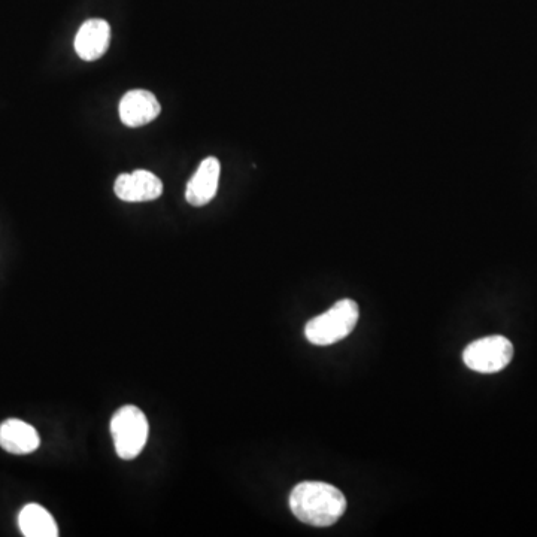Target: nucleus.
Returning <instances> with one entry per match:
<instances>
[{
    "instance_id": "nucleus-1",
    "label": "nucleus",
    "mask_w": 537,
    "mask_h": 537,
    "mask_svg": "<svg viewBox=\"0 0 537 537\" xmlns=\"http://www.w3.org/2000/svg\"><path fill=\"white\" fill-rule=\"evenodd\" d=\"M291 512L312 527H330L347 511V499L339 488L326 482H300L290 494Z\"/></svg>"
},
{
    "instance_id": "nucleus-2",
    "label": "nucleus",
    "mask_w": 537,
    "mask_h": 537,
    "mask_svg": "<svg viewBox=\"0 0 537 537\" xmlns=\"http://www.w3.org/2000/svg\"><path fill=\"white\" fill-rule=\"evenodd\" d=\"M358 317L360 309L354 300H339L329 311L306 324V339L318 347L336 344L356 329Z\"/></svg>"
},
{
    "instance_id": "nucleus-3",
    "label": "nucleus",
    "mask_w": 537,
    "mask_h": 537,
    "mask_svg": "<svg viewBox=\"0 0 537 537\" xmlns=\"http://www.w3.org/2000/svg\"><path fill=\"white\" fill-rule=\"evenodd\" d=\"M147 417L138 406L126 405L115 412L111 420V435L115 452L123 460H133L144 451L148 441Z\"/></svg>"
},
{
    "instance_id": "nucleus-4",
    "label": "nucleus",
    "mask_w": 537,
    "mask_h": 537,
    "mask_svg": "<svg viewBox=\"0 0 537 537\" xmlns=\"http://www.w3.org/2000/svg\"><path fill=\"white\" fill-rule=\"evenodd\" d=\"M514 357V345L505 336H488L472 342L464 350L463 360L469 369L479 373H497Z\"/></svg>"
},
{
    "instance_id": "nucleus-5",
    "label": "nucleus",
    "mask_w": 537,
    "mask_h": 537,
    "mask_svg": "<svg viewBox=\"0 0 537 537\" xmlns=\"http://www.w3.org/2000/svg\"><path fill=\"white\" fill-rule=\"evenodd\" d=\"M114 191L123 202H151L162 196L163 182L151 172L135 171L120 175L115 181Z\"/></svg>"
},
{
    "instance_id": "nucleus-6",
    "label": "nucleus",
    "mask_w": 537,
    "mask_h": 537,
    "mask_svg": "<svg viewBox=\"0 0 537 537\" xmlns=\"http://www.w3.org/2000/svg\"><path fill=\"white\" fill-rule=\"evenodd\" d=\"M118 111L124 126L142 127L159 117L162 106L151 91L132 90L124 94Z\"/></svg>"
},
{
    "instance_id": "nucleus-7",
    "label": "nucleus",
    "mask_w": 537,
    "mask_h": 537,
    "mask_svg": "<svg viewBox=\"0 0 537 537\" xmlns=\"http://www.w3.org/2000/svg\"><path fill=\"white\" fill-rule=\"evenodd\" d=\"M221 165L215 157H208L200 163L196 174L188 181L185 200L191 206H205L214 199L220 182Z\"/></svg>"
},
{
    "instance_id": "nucleus-8",
    "label": "nucleus",
    "mask_w": 537,
    "mask_h": 537,
    "mask_svg": "<svg viewBox=\"0 0 537 537\" xmlns=\"http://www.w3.org/2000/svg\"><path fill=\"white\" fill-rule=\"evenodd\" d=\"M111 41V27L105 20L91 18L78 30L75 51L86 62H94L105 56Z\"/></svg>"
},
{
    "instance_id": "nucleus-9",
    "label": "nucleus",
    "mask_w": 537,
    "mask_h": 537,
    "mask_svg": "<svg viewBox=\"0 0 537 537\" xmlns=\"http://www.w3.org/2000/svg\"><path fill=\"white\" fill-rule=\"evenodd\" d=\"M41 444L35 427L17 418H9L0 424V447L9 454L27 455L35 452Z\"/></svg>"
},
{
    "instance_id": "nucleus-10",
    "label": "nucleus",
    "mask_w": 537,
    "mask_h": 537,
    "mask_svg": "<svg viewBox=\"0 0 537 537\" xmlns=\"http://www.w3.org/2000/svg\"><path fill=\"white\" fill-rule=\"evenodd\" d=\"M18 527L26 537H57L59 527L53 515L38 503H29L18 514Z\"/></svg>"
}]
</instances>
